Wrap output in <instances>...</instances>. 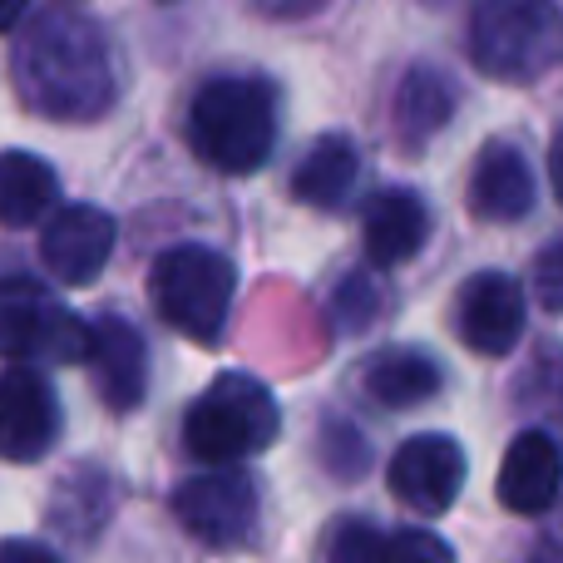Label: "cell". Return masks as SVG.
Listing matches in <instances>:
<instances>
[{"mask_svg": "<svg viewBox=\"0 0 563 563\" xmlns=\"http://www.w3.org/2000/svg\"><path fill=\"white\" fill-rule=\"evenodd\" d=\"M455 114V85L445 69L435 65H416L396 89V134L400 144L420 148L426 139H435L440 129Z\"/></svg>", "mask_w": 563, "mask_h": 563, "instance_id": "18", "label": "cell"}, {"mask_svg": "<svg viewBox=\"0 0 563 563\" xmlns=\"http://www.w3.org/2000/svg\"><path fill=\"white\" fill-rule=\"evenodd\" d=\"M119 223L95 203H69L40 233V263L65 287H89L114 257Z\"/></svg>", "mask_w": 563, "mask_h": 563, "instance_id": "10", "label": "cell"}, {"mask_svg": "<svg viewBox=\"0 0 563 563\" xmlns=\"http://www.w3.org/2000/svg\"><path fill=\"white\" fill-rule=\"evenodd\" d=\"M361 178V154L346 134H321L301 148L297 168H291V198H301L307 208H321V213H336L351 198Z\"/></svg>", "mask_w": 563, "mask_h": 563, "instance_id": "16", "label": "cell"}, {"mask_svg": "<svg viewBox=\"0 0 563 563\" xmlns=\"http://www.w3.org/2000/svg\"><path fill=\"white\" fill-rule=\"evenodd\" d=\"M59 440V396L35 366L0 371V460L35 465Z\"/></svg>", "mask_w": 563, "mask_h": 563, "instance_id": "9", "label": "cell"}, {"mask_svg": "<svg viewBox=\"0 0 563 563\" xmlns=\"http://www.w3.org/2000/svg\"><path fill=\"white\" fill-rule=\"evenodd\" d=\"M148 297H154V311L178 336L198 341V346H213L228 327V311H233L238 273L213 247L178 243L148 273Z\"/></svg>", "mask_w": 563, "mask_h": 563, "instance_id": "5", "label": "cell"}, {"mask_svg": "<svg viewBox=\"0 0 563 563\" xmlns=\"http://www.w3.org/2000/svg\"><path fill=\"white\" fill-rule=\"evenodd\" d=\"M499 505L509 515H549L563 489V450L549 430H525L499 460Z\"/></svg>", "mask_w": 563, "mask_h": 563, "instance_id": "13", "label": "cell"}, {"mask_svg": "<svg viewBox=\"0 0 563 563\" xmlns=\"http://www.w3.org/2000/svg\"><path fill=\"white\" fill-rule=\"evenodd\" d=\"M282 430L277 396L247 371L218 376L184 416V445L208 470H238L243 460L263 455Z\"/></svg>", "mask_w": 563, "mask_h": 563, "instance_id": "3", "label": "cell"}, {"mask_svg": "<svg viewBox=\"0 0 563 563\" xmlns=\"http://www.w3.org/2000/svg\"><path fill=\"white\" fill-rule=\"evenodd\" d=\"M376 311H380V291L371 287L366 273H351L336 287V321H346L351 331L371 327V321H376Z\"/></svg>", "mask_w": 563, "mask_h": 563, "instance_id": "21", "label": "cell"}, {"mask_svg": "<svg viewBox=\"0 0 563 563\" xmlns=\"http://www.w3.org/2000/svg\"><path fill=\"white\" fill-rule=\"evenodd\" d=\"M327 563H386V534L366 519H341L327 534Z\"/></svg>", "mask_w": 563, "mask_h": 563, "instance_id": "20", "label": "cell"}, {"mask_svg": "<svg viewBox=\"0 0 563 563\" xmlns=\"http://www.w3.org/2000/svg\"><path fill=\"white\" fill-rule=\"evenodd\" d=\"M0 356L15 366L55 361L69 366L89 356V321H79L65 301L35 277H0Z\"/></svg>", "mask_w": 563, "mask_h": 563, "instance_id": "6", "label": "cell"}, {"mask_svg": "<svg viewBox=\"0 0 563 563\" xmlns=\"http://www.w3.org/2000/svg\"><path fill=\"white\" fill-rule=\"evenodd\" d=\"M85 371L95 380L99 400L119 416L144 400V386H148V346L139 336L134 321L124 317H99L89 327V356H85Z\"/></svg>", "mask_w": 563, "mask_h": 563, "instance_id": "12", "label": "cell"}, {"mask_svg": "<svg viewBox=\"0 0 563 563\" xmlns=\"http://www.w3.org/2000/svg\"><path fill=\"white\" fill-rule=\"evenodd\" d=\"M25 20H30L25 5H0V30H20Z\"/></svg>", "mask_w": 563, "mask_h": 563, "instance_id": "26", "label": "cell"}, {"mask_svg": "<svg viewBox=\"0 0 563 563\" xmlns=\"http://www.w3.org/2000/svg\"><path fill=\"white\" fill-rule=\"evenodd\" d=\"M10 75L20 104L55 124H89L114 104L109 35L69 5L30 10L10 45Z\"/></svg>", "mask_w": 563, "mask_h": 563, "instance_id": "1", "label": "cell"}, {"mask_svg": "<svg viewBox=\"0 0 563 563\" xmlns=\"http://www.w3.org/2000/svg\"><path fill=\"white\" fill-rule=\"evenodd\" d=\"M430 238V208L416 188H380L371 194L366 213H361V243H366V263L390 273L406 267L410 257L426 247Z\"/></svg>", "mask_w": 563, "mask_h": 563, "instance_id": "14", "label": "cell"}, {"mask_svg": "<svg viewBox=\"0 0 563 563\" xmlns=\"http://www.w3.org/2000/svg\"><path fill=\"white\" fill-rule=\"evenodd\" d=\"M534 208V168H529L519 144H495L479 148L475 168H470V213L479 223H519Z\"/></svg>", "mask_w": 563, "mask_h": 563, "instance_id": "15", "label": "cell"}, {"mask_svg": "<svg viewBox=\"0 0 563 563\" xmlns=\"http://www.w3.org/2000/svg\"><path fill=\"white\" fill-rule=\"evenodd\" d=\"M55 168L30 148L0 154V228H30L55 208Z\"/></svg>", "mask_w": 563, "mask_h": 563, "instance_id": "19", "label": "cell"}, {"mask_svg": "<svg viewBox=\"0 0 563 563\" xmlns=\"http://www.w3.org/2000/svg\"><path fill=\"white\" fill-rule=\"evenodd\" d=\"M188 144L213 174H257L277 144L273 85L257 75H213L188 104Z\"/></svg>", "mask_w": 563, "mask_h": 563, "instance_id": "2", "label": "cell"}, {"mask_svg": "<svg viewBox=\"0 0 563 563\" xmlns=\"http://www.w3.org/2000/svg\"><path fill=\"white\" fill-rule=\"evenodd\" d=\"M455 331L475 356H509L525 336V287L509 273H475L455 297Z\"/></svg>", "mask_w": 563, "mask_h": 563, "instance_id": "11", "label": "cell"}, {"mask_svg": "<svg viewBox=\"0 0 563 563\" xmlns=\"http://www.w3.org/2000/svg\"><path fill=\"white\" fill-rule=\"evenodd\" d=\"M534 297L544 311H563V238L534 257Z\"/></svg>", "mask_w": 563, "mask_h": 563, "instance_id": "23", "label": "cell"}, {"mask_svg": "<svg viewBox=\"0 0 563 563\" xmlns=\"http://www.w3.org/2000/svg\"><path fill=\"white\" fill-rule=\"evenodd\" d=\"M470 59L509 85L549 75L563 65V10L544 0H485L470 15Z\"/></svg>", "mask_w": 563, "mask_h": 563, "instance_id": "4", "label": "cell"}, {"mask_svg": "<svg viewBox=\"0 0 563 563\" xmlns=\"http://www.w3.org/2000/svg\"><path fill=\"white\" fill-rule=\"evenodd\" d=\"M361 390L386 410L426 406V400L440 390V366H435V356L420 351V346H386L366 361V371H361Z\"/></svg>", "mask_w": 563, "mask_h": 563, "instance_id": "17", "label": "cell"}, {"mask_svg": "<svg viewBox=\"0 0 563 563\" xmlns=\"http://www.w3.org/2000/svg\"><path fill=\"white\" fill-rule=\"evenodd\" d=\"M386 563H455V554L430 529H400L386 539Z\"/></svg>", "mask_w": 563, "mask_h": 563, "instance_id": "22", "label": "cell"}, {"mask_svg": "<svg viewBox=\"0 0 563 563\" xmlns=\"http://www.w3.org/2000/svg\"><path fill=\"white\" fill-rule=\"evenodd\" d=\"M0 563H59V554H49L45 544H30V539H0Z\"/></svg>", "mask_w": 563, "mask_h": 563, "instance_id": "24", "label": "cell"}, {"mask_svg": "<svg viewBox=\"0 0 563 563\" xmlns=\"http://www.w3.org/2000/svg\"><path fill=\"white\" fill-rule=\"evenodd\" d=\"M386 479H390V495L410 515H445L460 499V489H465V450H460L455 435H440V430L410 435L390 455Z\"/></svg>", "mask_w": 563, "mask_h": 563, "instance_id": "8", "label": "cell"}, {"mask_svg": "<svg viewBox=\"0 0 563 563\" xmlns=\"http://www.w3.org/2000/svg\"><path fill=\"white\" fill-rule=\"evenodd\" d=\"M174 515L198 544L238 549L257 529V485L247 470H208L174 489Z\"/></svg>", "mask_w": 563, "mask_h": 563, "instance_id": "7", "label": "cell"}, {"mask_svg": "<svg viewBox=\"0 0 563 563\" xmlns=\"http://www.w3.org/2000/svg\"><path fill=\"white\" fill-rule=\"evenodd\" d=\"M549 184H554V194L563 203V134L554 139V148H549Z\"/></svg>", "mask_w": 563, "mask_h": 563, "instance_id": "25", "label": "cell"}]
</instances>
